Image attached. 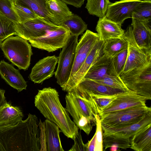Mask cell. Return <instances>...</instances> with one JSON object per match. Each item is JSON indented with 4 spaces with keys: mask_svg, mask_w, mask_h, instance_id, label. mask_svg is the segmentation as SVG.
I'll use <instances>...</instances> for the list:
<instances>
[{
    "mask_svg": "<svg viewBox=\"0 0 151 151\" xmlns=\"http://www.w3.org/2000/svg\"><path fill=\"white\" fill-rule=\"evenodd\" d=\"M110 2L109 0H87L85 7L90 14L102 18L105 17Z\"/></svg>",
    "mask_w": 151,
    "mask_h": 151,
    "instance_id": "cell-29",
    "label": "cell"
},
{
    "mask_svg": "<svg viewBox=\"0 0 151 151\" xmlns=\"http://www.w3.org/2000/svg\"><path fill=\"white\" fill-rule=\"evenodd\" d=\"M0 75L8 84L18 92L26 89L27 82L19 71L4 60L0 62Z\"/></svg>",
    "mask_w": 151,
    "mask_h": 151,
    "instance_id": "cell-19",
    "label": "cell"
},
{
    "mask_svg": "<svg viewBox=\"0 0 151 151\" xmlns=\"http://www.w3.org/2000/svg\"><path fill=\"white\" fill-rule=\"evenodd\" d=\"M107 76H119L114 68L112 58L104 54L90 68L83 79L94 80Z\"/></svg>",
    "mask_w": 151,
    "mask_h": 151,
    "instance_id": "cell-18",
    "label": "cell"
},
{
    "mask_svg": "<svg viewBox=\"0 0 151 151\" xmlns=\"http://www.w3.org/2000/svg\"><path fill=\"white\" fill-rule=\"evenodd\" d=\"M3 41V40H0V46H1V43Z\"/></svg>",
    "mask_w": 151,
    "mask_h": 151,
    "instance_id": "cell-44",
    "label": "cell"
},
{
    "mask_svg": "<svg viewBox=\"0 0 151 151\" xmlns=\"http://www.w3.org/2000/svg\"><path fill=\"white\" fill-rule=\"evenodd\" d=\"M124 34L128 41V52L126 61L121 75L151 62V49L142 48L138 45L134 37L131 25L128 27Z\"/></svg>",
    "mask_w": 151,
    "mask_h": 151,
    "instance_id": "cell-9",
    "label": "cell"
},
{
    "mask_svg": "<svg viewBox=\"0 0 151 151\" xmlns=\"http://www.w3.org/2000/svg\"><path fill=\"white\" fill-rule=\"evenodd\" d=\"M67 4L70 5L77 8L81 7L85 0H61Z\"/></svg>",
    "mask_w": 151,
    "mask_h": 151,
    "instance_id": "cell-40",
    "label": "cell"
},
{
    "mask_svg": "<svg viewBox=\"0 0 151 151\" xmlns=\"http://www.w3.org/2000/svg\"><path fill=\"white\" fill-rule=\"evenodd\" d=\"M99 40L97 33L89 30H86L81 36L76 47L74 61L69 79L81 67L95 44Z\"/></svg>",
    "mask_w": 151,
    "mask_h": 151,
    "instance_id": "cell-15",
    "label": "cell"
},
{
    "mask_svg": "<svg viewBox=\"0 0 151 151\" xmlns=\"http://www.w3.org/2000/svg\"><path fill=\"white\" fill-rule=\"evenodd\" d=\"M116 97L115 95H91L88 97L98 115Z\"/></svg>",
    "mask_w": 151,
    "mask_h": 151,
    "instance_id": "cell-31",
    "label": "cell"
},
{
    "mask_svg": "<svg viewBox=\"0 0 151 151\" xmlns=\"http://www.w3.org/2000/svg\"><path fill=\"white\" fill-rule=\"evenodd\" d=\"M132 19L133 35L138 45L147 50L151 49V22Z\"/></svg>",
    "mask_w": 151,
    "mask_h": 151,
    "instance_id": "cell-20",
    "label": "cell"
},
{
    "mask_svg": "<svg viewBox=\"0 0 151 151\" xmlns=\"http://www.w3.org/2000/svg\"><path fill=\"white\" fill-rule=\"evenodd\" d=\"M34 104L46 119L56 124L67 137L73 140L78 133V128L62 105L58 93L55 89L49 87L38 90Z\"/></svg>",
    "mask_w": 151,
    "mask_h": 151,
    "instance_id": "cell-2",
    "label": "cell"
},
{
    "mask_svg": "<svg viewBox=\"0 0 151 151\" xmlns=\"http://www.w3.org/2000/svg\"><path fill=\"white\" fill-rule=\"evenodd\" d=\"M132 18L151 22V0H143L132 12Z\"/></svg>",
    "mask_w": 151,
    "mask_h": 151,
    "instance_id": "cell-32",
    "label": "cell"
},
{
    "mask_svg": "<svg viewBox=\"0 0 151 151\" xmlns=\"http://www.w3.org/2000/svg\"><path fill=\"white\" fill-rule=\"evenodd\" d=\"M65 100V108L73 122L88 135L96 125L95 116L98 114L91 101L80 96L73 90L67 92Z\"/></svg>",
    "mask_w": 151,
    "mask_h": 151,
    "instance_id": "cell-3",
    "label": "cell"
},
{
    "mask_svg": "<svg viewBox=\"0 0 151 151\" xmlns=\"http://www.w3.org/2000/svg\"><path fill=\"white\" fill-rule=\"evenodd\" d=\"M110 150L111 151H116L118 150L119 148L115 145H113L110 147Z\"/></svg>",
    "mask_w": 151,
    "mask_h": 151,
    "instance_id": "cell-43",
    "label": "cell"
},
{
    "mask_svg": "<svg viewBox=\"0 0 151 151\" xmlns=\"http://www.w3.org/2000/svg\"><path fill=\"white\" fill-rule=\"evenodd\" d=\"M73 140L74 144L69 151H87L86 145L83 142L80 132H78Z\"/></svg>",
    "mask_w": 151,
    "mask_h": 151,
    "instance_id": "cell-39",
    "label": "cell"
},
{
    "mask_svg": "<svg viewBox=\"0 0 151 151\" xmlns=\"http://www.w3.org/2000/svg\"><path fill=\"white\" fill-rule=\"evenodd\" d=\"M121 26L105 17L99 18L96 30L99 40L105 41L110 39L122 37L125 31L122 28Z\"/></svg>",
    "mask_w": 151,
    "mask_h": 151,
    "instance_id": "cell-22",
    "label": "cell"
},
{
    "mask_svg": "<svg viewBox=\"0 0 151 151\" xmlns=\"http://www.w3.org/2000/svg\"><path fill=\"white\" fill-rule=\"evenodd\" d=\"M78 42V36L71 35L58 57V65L55 74L57 82L61 87L70 78Z\"/></svg>",
    "mask_w": 151,
    "mask_h": 151,
    "instance_id": "cell-7",
    "label": "cell"
},
{
    "mask_svg": "<svg viewBox=\"0 0 151 151\" xmlns=\"http://www.w3.org/2000/svg\"><path fill=\"white\" fill-rule=\"evenodd\" d=\"M120 76L129 90L151 99V62Z\"/></svg>",
    "mask_w": 151,
    "mask_h": 151,
    "instance_id": "cell-6",
    "label": "cell"
},
{
    "mask_svg": "<svg viewBox=\"0 0 151 151\" xmlns=\"http://www.w3.org/2000/svg\"><path fill=\"white\" fill-rule=\"evenodd\" d=\"M151 108L146 105L134 106L109 113L100 116L102 129L119 128L137 122Z\"/></svg>",
    "mask_w": 151,
    "mask_h": 151,
    "instance_id": "cell-5",
    "label": "cell"
},
{
    "mask_svg": "<svg viewBox=\"0 0 151 151\" xmlns=\"http://www.w3.org/2000/svg\"><path fill=\"white\" fill-rule=\"evenodd\" d=\"M96 137L95 133L91 140L86 144L87 151H94L96 145Z\"/></svg>",
    "mask_w": 151,
    "mask_h": 151,
    "instance_id": "cell-41",
    "label": "cell"
},
{
    "mask_svg": "<svg viewBox=\"0 0 151 151\" xmlns=\"http://www.w3.org/2000/svg\"><path fill=\"white\" fill-rule=\"evenodd\" d=\"M13 7L19 17L20 22H23L39 16L29 9L15 4L13 3Z\"/></svg>",
    "mask_w": 151,
    "mask_h": 151,
    "instance_id": "cell-37",
    "label": "cell"
},
{
    "mask_svg": "<svg viewBox=\"0 0 151 151\" xmlns=\"http://www.w3.org/2000/svg\"><path fill=\"white\" fill-rule=\"evenodd\" d=\"M59 26L40 16L14 24V29L17 35L29 41L42 36Z\"/></svg>",
    "mask_w": 151,
    "mask_h": 151,
    "instance_id": "cell-8",
    "label": "cell"
},
{
    "mask_svg": "<svg viewBox=\"0 0 151 151\" xmlns=\"http://www.w3.org/2000/svg\"><path fill=\"white\" fill-rule=\"evenodd\" d=\"M60 26L65 27L69 30L71 35L78 37L87 28V24L82 18L73 14L63 20Z\"/></svg>",
    "mask_w": 151,
    "mask_h": 151,
    "instance_id": "cell-28",
    "label": "cell"
},
{
    "mask_svg": "<svg viewBox=\"0 0 151 151\" xmlns=\"http://www.w3.org/2000/svg\"><path fill=\"white\" fill-rule=\"evenodd\" d=\"M116 97L99 114V116L113 112L146 105V97L130 91L116 94Z\"/></svg>",
    "mask_w": 151,
    "mask_h": 151,
    "instance_id": "cell-14",
    "label": "cell"
},
{
    "mask_svg": "<svg viewBox=\"0 0 151 151\" xmlns=\"http://www.w3.org/2000/svg\"><path fill=\"white\" fill-rule=\"evenodd\" d=\"M94 81L103 85L125 92L130 91L125 86L120 76H107Z\"/></svg>",
    "mask_w": 151,
    "mask_h": 151,
    "instance_id": "cell-35",
    "label": "cell"
},
{
    "mask_svg": "<svg viewBox=\"0 0 151 151\" xmlns=\"http://www.w3.org/2000/svg\"><path fill=\"white\" fill-rule=\"evenodd\" d=\"M151 123V111L148 112L141 120L135 123L119 128L102 129L103 136L112 134L124 138L130 139L137 132Z\"/></svg>",
    "mask_w": 151,
    "mask_h": 151,
    "instance_id": "cell-21",
    "label": "cell"
},
{
    "mask_svg": "<svg viewBox=\"0 0 151 151\" xmlns=\"http://www.w3.org/2000/svg\"><path fill=\"white\" fill-rule=\"evenodd\" d=\"M23 117L19 107L6 101L0 108V130L17 124L22 120Z\"/></svg>",
    "mask_w": 151,
    "mask_h": 151,
    "instance_id": "cell-23",
    "label": "cell"
},
{
    "mask_svg": "<svg viewBox=\"0 0 151 151\" xmlns=\"http://www.w3.org/2000/svg\"><path fill=\"white\" fill-rule=\"evenodd\" d=\"M5 93L4 90L0 89V108L6 101Z\"/></svg>",
    "mask_w": 151,
    "mask_h": 151,
    "instance_id": "cell-42",
    "label": "cell"
},
{
    "mask_svg": "<svg viewBox=\"0 0 151 151\" xmlns=\"http://www.w3.org/2000/svg\"><path fill=\"white\" fill-rule=\"evenodd\" d=\"M0 14L14 24L20 22L19 17L13 8L12 0H0Z\"/></svg>",
    "mask_w": 151,
    "mask_h": 151,
    "instance_id": "cell-34",
    "label": "cell"
},
{
    "mask_svg": "<svg viewBox=\"0 0 151 151\" xmlns=\"http://www.w3.org/2000/svg\"><path fill=\"white\" fill-rule=\"evenodd\" d=\"M40 129V151H64L60 136L61 132L53 122L46 119L39 123Z\"/></svg>",
    "mask_w": 151,
    "mask_h": 151,
    "instance_id": "cell-11",
    "label": "cell"
},
{
    "mask_svg": "<svg viewBox=\"0 0 151 151\" xmlns=\"http://www.w3.org/2000/svg\"><path fill=\"white\" fill-rule=\"evenodd\" d=\"M127 52L128 47L112 58L114 68L119 76L121 75L126 63Z\"/></svg>",
    "mask_w": 151,
    "mask_h": 151,
    "instance_id": "cell-36",
    "label": "cell"
},
{
    "mask_svg": "<svg viewBox=\"0 0 151 151\" xmlns=\"http://www.w3.org/2000/svg\"><path fill=\"white\" fill-rule=\"evenodd\" d=\"M0 48L6 58L19 69L27 70L33 54L31 45L19 36H10L2 42Z\"/></svg>",
    "mask_w": 151,
    "mask_h": 151,
    "instance_id": "cell-4",
    "label": "cell"
},
{
    "mask_svg": "<svg viewBox=\"0 0 151 151\" xmlns=\"http://www.w3.org/2000/svg\"><path fill=\"white\" fill-rule=\"evenodd\" d=\"M104 42L100 40L96 42L78 70L66 84L61 87L63 91L67 92L71 91L84 78L90 68L104 54Z\"/></svg>",
    "mask_w": 151,
    "mask_h": 151,
    "instance_id": "cell-12",
    "label": "cell"
},
{
    "mask_svg": "<svg viewBox=\"0 0 151 151\" xmlns=\"http://www.w3.org/2000/svg\"><path fill=\"white\" fill-rule=\"evenodd\" d=\"M71 35L65 27L60 26L57 29L49 31L45 35L29 41L31 45L48 52L62 48Z\"/></svg>",
    "mask_w": 151,
    "mask_h": 151,
    "instance_id": "cell-10",
    "label": "cell"
},
{
    "mask_svg": "<svg viewBox=\"0 0 151 151\" xmlns=\"http://www.w3.org/2000/svg\"><path fill=\"white\" fill-rule=\"evenodd\" d=\"M72 90L74 91L80 96L87 99L91 95H115L125 92L87 79H83Z\"/></svg>",
    "mask_w": 151,
    "mask_h": 151,
    "instance_id": "cell-16",
    "label": "cell"
},
{
    "mask_svg": "<svg viewBox=\"0 0 151 151\" xmlns=\"http://www.w3.org/2000/svg\"><path fill=\"white\" fill-rule=\"evenodd\" d=\"M36 116L29 114L17 124L0 130V151H40V129Z\"/></svg>",
    "mask_w": 151,
    "mask_h": 151,
    "instance_id": "cell-1",
    "label": "cell"
},
{
    "mask_svg": "<svg viewBox=\"0 0 151 151\" xmlns=\"http://www.w3.org/2000/svg\"><path fill=\"white\" fill-rule=\"evenodd\" d=\"M47 0H12L14 4L27 8L37 15L49 20L53 23V17L46 6Z\"/></svg>",
    "mask_w": 151,
    "mask_h": 151,
    "instance_id": "cell-26",
    "label": "cell"
},
{
    "mask_svg": "<svg viewBox=\"0 0 151 151\" xmlns=\"http://www.w3.org/2000/svg\"><path fill=\"white\" fill-rule=\"evenodd\" d=\"M140 0H121L114 3L110 2L105 17L121 25L124 21L132 18L133 12L142 2Z\"/></svg>",
    "mask_w": 151,
    "mask_h": 151,
    "instance_id": "cell-13",
    "label": "cell"
},
{
    "mask_svg": "<svg viewBox=\"0 0 151 151\" xmlns=\"http://www.w3.org/2000/svg\"><path fill=\"white\" fill-rule=\"evenodd\" d=\"M103 143L104 150L113 145L123 149H126L130 147V139L117 137L112 134L103 136Z\"/></svg>",
    "mask_w": 151,
    "mask_h": 151,
    "instance_id": "cell-30",
    "label": "cell"
},
{
    "mask_svg": "<svg viewBox=\"0 0 151 151\" xmlns=\"http://www.w3.org/2000/svg\"><path fill=\"white\" fill-rule=\"evenodd\" d=\"M46 4L48 10L53 17V24L57 25L59 26L73 14L67 4L61 0H47Z\"/></svg>",
    "mask_w": 151,
    "mask_h": 151,
    "instance_id": "cell-25",
    "label": "cell"
},
{
    "mask_svg": "<svg viewBox=\"0 0 151 151\" xmlns=\"http://www.w3.org/2000/svg\"><path fill=\"white\" fill-rule=\"evenodd\" d=\"M58 61V57L55 55L48 56L40 60L32 68L29 79L34 83H42L54 74Z\"/></svg>",
    "mask_w": 151,
    "mask_h": 151,
    "instance_id": "cell-17",
    "label": "cell"
},
{
    "mask_svg": "<svg viewBox=\"0 0 151 151\" xmlns=\"http://www.w3.org/2000/svg\"><path fill=\"white\" fill-rule=\"evenodd\" d=\"M14 24L12 21L0 14V40L4 41L10 36L17 35Z\"/></svg>",
    "mask_w": 151,
    "mask_h": 151,
    "instance_id": "cell-33",
    "label": "cell"
},
{
    "mask_svg": "<svg viewBox=\"0 0 151 151\" xmlns=\"http://www.w3.org/2000/svg\"><path fill=\"white\" fill-rule=\"evenodd\" d=\"M128 46V41L124 34L121 37L112 38L105 41L103 51L105 55L112 58L118 53L127 48Z\"/></svg>",
    "mask_w": 151,
    "mask_h": 151,
    "instance_id": "cell-27",
    "label": "cell"
},
{
    "mask_svg": "<svg viewBox=\"0 0 151 151\" xmlns=\"http://www.w3.org/2000/svg\"><path fill=\"white\" fill-rule=\"evenodd\" d=\"M130 139V148L136 151H151V123L143 127Z\"/></svg>",
    "mask_w": 151,
    "mask_h": 151,
    "instance_id": "cell-24",
    "label": "cell"
},
{
    "mask_svg": "<svg viewBox=\"0 0 151 151\" xmlns=\"http://www.w3.org/2000/svg\"><path fill=\"white\" fill-rule=\"evenodd\" d=\"M96 130L95 133L96 137V145L94 151L103 150V130L100 118L98 114L95 116Z\"/></svg>",
    "mask_w": 151,
    "mask_h": 151,
    "instance_id": "cell-38",
    "label": "cell"
}]
</instances>
